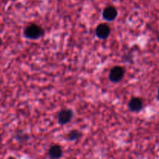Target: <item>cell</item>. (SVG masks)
Wrapping results in <instances>:
<instances>
[{"instance_id": "cell-2", "label": "cell", "mask_w": 159, "mask_h": 159, "mask_svg": "<svg viewBox=\"0 0 159 159\" xmlns=\"http://www.w3.org/2000/svg\"><path fill=\"white\" fill-rule=\"evenodd\" d=\"M125 74V69L120 65H115L110 70L109 80L112 83H118L122 80Z\"/></svg>"}, {"instance_id": "cell-5", "label": "cell", "mask_w": 159, "mask_h": 159, "mask_svg": "<svg viewBox=\"0 0 159 159\" xmlns=\"http://www.w3.org/2000/svg\"><path fill=\"white\" fill-rule=\"evenodd\" d=\"M144 103L142 99L138 97H133L128 102V108L132 112H139L142 110Z\"/></svg>"}, {"instance_id": "cell-7", "label": "cell", "mask_w": 159, "mask_h": 159, "mask_svg": "<svg viewBox=\"0 0 159 159\" xmlns=\"http://www.w3.org/2000/svg\"><path fill=\"white\" fill-rule=\"evenodd\" d=\"M63 155L62 147L58 144L52 145L48 150V156L51 159H59Z\"/></svg>"}, {"instance_id": "cell-8", "label": "cell", "mask_w": 159, "mask_h": 159, "mask_svg": "<svg viewBox=\"0 0 159 159\" xmlns=\"http://www.w3.org/2000/svg\"><path fill=\"white\" fill-rule=\"evenodd\" d=\"M82 133L80 131L77 130V129H72V130H71L66 134L65 138H66V140H69V141H76L82 137Z\"/></svg>"}, {"instance_id": "cell-10", "label": "cell", "mask_w": 159, "mask_h": 159, "mask_svg": "<svg viewBox=\"0 0 159 159\" xmlns=\"http://www.w3.org/2000/svg\"><path fill=\"white\" fill-rule=\"evenodd\" d=\"M156 100L158 101H159V87L158 89V91H157V94H156Z\"/></svg>"}, {"instance_id": "cell-1", "label": "cell", "mask_w": 159, "mask_h": 159, "mask_svg": "<svg viewBox=\"0 0 159 159\" xmlns=\"http://www.w3.org/2000/svg\"><path fill=\"white\" fill-rule=\"evenodd\" d=\"M23 34L30 40H37L44 35V30L36 23H30L24 29Z\"/></svg>"}, {"instance_id": "cell-9", "label": "cell", "mask_w": 159, "mask_h": 159, "mask_svg": "<svg viewBox=\"0 0 159 159\" xmlns=\"http://www.w3.org/2000/svg\"><path fill=\"white\" fill-rule=\"evenodd\" d=\"M15 138L19 143H26V142H27L29 140L30 137L28 134L25 133L23 131L20 130L16 133Z\"/></svg>"}, {"instance_id": "cell-11", "label": "cell", "mask_w": 159, "mask_h": 159, "mask_svg": "<svg viewBox=\"0 0 159 159\" xmlns=\"http://www.w3.org/2000/svg\"><path fill=\"white\" fill-rule=\"evenodd\" d=\"M12 2H16V0H12Z\"/></svg>"}, {"instance_id": "cell-3", "label": "cell", "mask_w": 159, "mask_h": 159, "mask_svg": "<svg viewBox=\"0 0 159 159\" xmlns=\"http://www.w3.org/2000/svg\"><path fill=\"white\" fill-rule=\"evenodd\" d=\"M74 116V112L70 108H63L57 115V123L61 126H65L71 122Z\"/></svg>"}, {"instance_id": "cell-4", "label": "cell", "mask_w": 159, "mask_h": 159, "mask_svg": "<svg viewBox=\"0 0 159 159\" xmlns=\"http://www.w3.org/2000/svg\"><path fill=\"white\" fill-rule=\"evenodd\" d=\"M111 32V28L107 23H102L98 25L96 28V35L98 38L106 40L108 38Z\"/></svg>"}, {"instance_id": "cell-12", "label": "cell", "mask_w": 159, "mask_h": 159, "mask_svg": "<svg viewBox=\"0 0 159 159\" xmlns=\"http://www.w3.org/2000/svg\"><path fill=\"white\" fill-rule=\"evenodd\" d=\"M158 42H159V36L158 37Z\"/></svg>"}, {"instance_id": "cell-6", "label": "cell", "mask_w": 159, "mask_h": 159, "mask_svg": "<svg viewBox=\"0 0 159 159\" xmlns=\"http://www.w3.org/2000/svg\"><path fill=\"white\" fill-rule=\"evenodd\" d=\"M117 10L113 6H108L102 11V17L107 21H113L117 17Z\"/></svg>"}]
</instances>
